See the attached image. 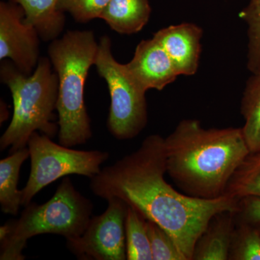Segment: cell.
<instances>
[{"instance_id": "1", "label": "cell", "mask_w": 260, "mask_h": 260, "mask_svg": "<svg viewBox=\"0 0 260 260\" xmlns=\"http://www.w3.org/2000/svg\"><path fill=\"white\" fill-rule=\"evenodd\" d=\"M167 172L164 138L149 135L138 150L90 179V189L106 200L119 198L158 224L186 259L192 260L197 241L210 220L221 212L238 213L240 200L228 194L212 200L189 196L166 181Z\"/></svg>"}, {"instance_id": "2", "label": "cell", "mask_w": 260, "mask_h": 260, "mask_svg": "<svg viewBox=\"0 0 260 260\" xmlns=\"http://www.w3.org/2000/svg\"><path fill=\"white\" fill-rule=\"evenodd\" d=\"M167 173L184 194L212 200L225 194L234 173L250 153L242 128L205 129L184 119L164 138Z\"/></svg>"}, {"instance_id": "3", "label": "cell", "mask_w": 260, "mask_h": 260, "mask_svg": "<svg viewBox=\"0 0 260 260\" xmlns=\"http://www.w3.org/2000/svg\"><path fill=\"white\" fill-rule=\"evenodd\" d=\"M98 49L99 43L91 30H70L48 47L59 80L58 138L59 144L68 148L85 144L93 135L85 104V85Z\"/></svg>"}, {"instance_id": "4", "label": "cell", "mask_w": 260, "mask_h": 260, "mask_svg": "<svg viewBox=\"0 0 260 260\" xmlns=\"http://www.w3.org/2000/svg\"><path fill=\"white\" fill-rule=\"evenodd\" d=\"M0 80L9 88L13 101L12 120L0 139L2 151L10 148L13 153L25 148L35 132L51 138L59 133V124L54 121L59 80L49 57H40L30 75H24L10 59H3Z\"/></svg>"}, {"instance_id": "5", "label": "cell", "mask_w": 260, "mask_h": 260, "mask_svg": "<svg viewBox=\"0 0 260 260\" xmlns=\"http://www.w3.org/2000/svg\"><path fill=\"white\" fill-rule=\"evenodd\" d=\"M93 204L64 177L54 196L42 205L30 203L18 219L0 228V259L23 260L24 248L30 238L41 234L63 236L66 240L79 237L92 218Z\"/></svg>"}, {"instance_id": "6", "label": "cell", "mask_w": 260, "mask_h": 260, "mask_svg": "<svg viewBox=\"0 0 260 260\" xmlns=\"http://www.w3.org/2000/svg\"><path fill=\"white\" fill-rule=\"evenodd\" d=\"M94 65L101 78L107 82L110 95L107 119L109 133L117 140L133 139L148 124L146 93L129 78L124 64L116 60L108 36L100 38Z\"/></svg>"}, {"instance_id": "7", "label": "cell", "mask_w": 260, "mask_h": 260, "mask_svg": "<svg viewBox=\"0 0 260 260\" xmlns=\"http://www.w3.org/2000/svg\"><path fill=\"white\" fill-rule=\"evenodd\" d=\"M30 172L26 185L22 189V205L31 203L43 188L61 177L71 174L93 178L101 172L108 160V152L75 150L52 141L50 137L32 133L28 140Z\"/></svg>"}, {"instance_id": "8", "label": "cell", "mask_w": 260, "mask_h": 260, "mask_svg": "<svg viewBox=\"0 0 260 260\" xmlns=\"http://www.w3.org/2000/svg\"><path fill=\"white\" fill-rule=\"evenodd\" d=\"M107 201V210L102 215L90 218L82 235L67 240V247L78 259H126L127 205L117 198Z\"/></svg>"}, {"instance_id": "9", "label": "cell", "mask_w": 260, "mask_h": 260, "mask_svg": "<svg viewBox=\"0 0 260 260\" xmlns=\"http://www.w3.org/2000/svg\"><path fill=\"white\" fill-rule=\"evenodd\" d=\"M24 20L21 5L10 0L0 3V59H10L24 75H30L40 59L41 37Z\"/></svg>"}, {"instance_id": "10", "label": "cell", "mask_w": 260, "mask_h": 260, "mask_svg": "<svg viewBox=\"0 0 260 260\" xmlns=\"http://www.w3.org/2000/svg\"><path fill=\"white\" fill-rule=\"evenodd\" d=\"M126 73L142 90H162L179 77L167 52L154 38L141 41L134 56L124 64Z\"/></svg>"}, {"instance_id": "11", "label": "cell", "mask_w": 260, "mask_h": 260, "mask_svg": "<svg viewBox=\"0 0 260 260\" xmlns=\"http://www.w3.org/2000/svg\"><path fill=\"white\" fill-rule=\"evenodd\" d=\"M203 34L197 24L183 23L160 29L153 38L167 52L179 76H191L199 68Z\"/></svg>"}, {"instance_id": "12", "label": "cell", "mask_w": 260, "mask_h": 260, "mask_svg": "<svg viewBox=\"0 0 260 260\" xmlns=\"http://www.w3.org/2000/svg\"><path fill=\"white\" fill-rule=\"evenodd\" d=\"M237 213L224 211L214 215L197 241L192 260L229 259Z\"/></svg>"}, {"instance_id": "13", "label": "cell", "mask_w": 260, "mask_h": 260, "mask_svg": "<svg viewBox=\"0 0 260 260\" xmlns=\"http://www.w3.org/2000/svg\"><path fill=\"white\" fill-rule=\"evenodd\" d=\"M150 14L149 0H110L100 18L114 31L129 35L143 30Z\"/></svg>"}, {"instance_id": "14", "label": "cell", "mask_w": 260, "mask_h": 260, "mask_svg": "<svg viewBox=\"0 0 260 260\" xmlns=\"http://www.w3.org/2000/svg\"><path fill=\"white\" fill-rule=\"evenodd\" d=\"M61 0H18L25 12V22L37 29L41 39L51 42L59 38L65 25L64 13L59 10Z\"/></svg>"}, {"instance_id": "15", "label": "cell", "mask_w": 260, "mask_h": 260, "mask_svg": "<svg viewBox=\"0 0 260 260\" xmlns=\"http://www.w3.org/2000/svg\"><path fill=\"white\" fill-rule=\"evenodd\" d=\"M30 157L28 146L0 160V206L3 213L16 215L22 205V190L18 184L20 168Z\"/></svg>"}, {"instance_id": "16", "label": "cell", "mask_w": 260, "mask_h": 260, "mask_svg": "<svg viewBox=\"0 0 260 260\" xmlns=\"http://www.w3.org/2000/svg\"><path fill=\"white\" fill-rule=\"evenodd\" d=\"M242 127L250 152L260 150V70L248 80L241 102Z\"/></svg>"}, {"instance_id": "17", "label": "cell", "mask_w": 260, "mask_h": 260, "mask_svg": "<svg viewBox=\"0 0 260 260\" xmlns=\"http://www.w3.org/2000/svg\"><path fill=\"white\" fill-rule=\"evenodd\" d=\"M225 194L241 200L260 198V150L250 152L229 181Z\"/></svg>"}, {"instance_id": "18", "label": "cell", "mask_w": 260, "mask_h": 260, "mask_svg": "<svg viewBox=\"0 0 260 260\" xmlns=\"http://www.w3.org/2000/svg\"><path fill=\"white\" fill-rule=\"evenodd\" d=\"M126 259L153 260L147 219L127 205L125 219Z\"/></svg>"}, {"instance_id": "19", "label": "cell", "mask_w": 260, "mask_h": 260, "mask_svg": "<svg viewBox=\"0 0 260 260\" xmlns=\"http://www.w3.org/2000/svg\"><path fill=\"white\" fill-rule=\"evenodd\" d=\"M230 260H260V232L257 225L239 218L229 252Z\"/></svg>"}, {"instance_id": "20", "label": "cell", "mask_w": 260, "mask_h": 260, "mask_svg": "<svg viewBox=\"0 0 260 260\" xmlns=\"http://www.w3.org/2000/svg\"><path fill=\"white\" fill-rule=\"evenodd\" d=\"M247 25V68L251 73L260 70V0H249L239 13Z\"/></svg>"}, {"instance_id": "21", "label": "cell", "mask_w": 260, "mask_h": 260, "mask_svg": "<svg viewBox=\"0 0 260 260\" xmlns=\"http://www.w3.org/2000/svg\"><path fill=\"white\" fill-rule=\"evenodd\" d=\"M153 260H186L172 236L158 224L147 220Z\"/></svg>"}, {"instance_id": "22", "label": "cell", "mask_w": 260, "mask_h": 260, "mask_svg": "<svg viewBox=\"0 0 260 260\" xmlns=\"http://www.w3.org/2000/svg\"><path fill=\"white\" fill-rule=\"evenodd\" d=\"M109 2L110 0H61L58 8L62 13H69L75 21L85 23L100 18Z\"/></svg>"}, {"instance_id": "23", "label": "cell", "mask_w": 260, "mask_h": 260, "mask_svg": "<svg viewBox=\"0 0 260 260\" xmlns=\"http://www.w3.org/2000/svg\"><path fill=\"white\" fill-rule=\"evenodd\" d=\"M237 215L239 218L249 223H260V198L247 197L241 199Z\"/></svg>"}, {"instance_id": "24", "label": "cell", "mask_w": 260, "mask_h": 260, "mask_svg": "<svg viewBox=\"0 0 260 260\" xmlns=\"http://www.w3.org/2000/svg\"><path fill=\"white\" fill-rule=\"evenodd\" d=\"M256 225H257L258 228H259V230L260 232V223L256 224Z\"/></svg>"}, {"instance_id": "25", "label": "cell", "mask_w": 260, "mask_h": 260, "mask_svg": "<svg viewBox=\"0 0 260 260\" xmlns=\"http://www.w3.org/2000/svg\"><path fill=\"white\" fill-rule=\"evenodd\" d=\"M10 1H13L15 2V3H17V2H18V0H10Z\"/></svg>"}]
</instances>
